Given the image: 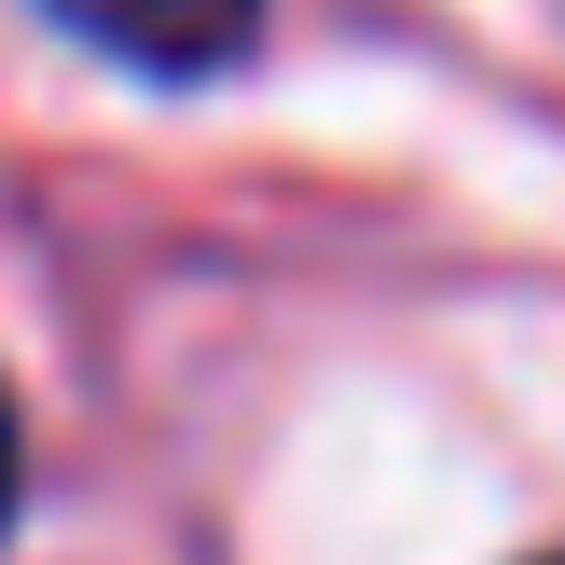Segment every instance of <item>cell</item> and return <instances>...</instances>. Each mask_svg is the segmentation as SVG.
Returning <instances> with one entry per match:
<instances>
[{"label":"cell","instance_id":"2","mask_svg":"<svg viewBox=\"0 0 565 565\" xmlns=\"http://www.w3.org/2000/svg\"><path fill=\"white\" fill-rule=\"evenodd\" d=\"M0 511H14V414H0Z\"/></svg>","mask_w":565,"mask_h":565},{"label":"cell","instance_id":"1","mask_svg":"<svg viewBox=\"0 0 565 565\" xmlns=\"http://www.w3.org/2000/svg\"><path fill=\"white\" fill-rule=\"evenodd\" d=\"M42 14H70L83 42L125 55V70H221L263 0H42Z\"/></svg>","mask_w":565,"mask_h":565}]
</instances>
